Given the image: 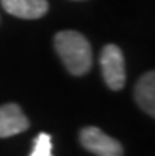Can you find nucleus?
Returning <instances> with one entry per match:
<instances>
[{
	"label": "nucleus",
	"mask_w": 155,
	"mask_h": 156,
	"mask_svg": "<svg viewBox=\"0 0 155 156\" xmlns=\"http://www.w3.org/2000/svg\"><path fill=\"white\" fill-rule=\"evenodd\" d=\"M3 10L21 19H40L48 13L46 0H2Z\"/></svg>",
	"instance_id": "5"
},
{
	"label": "nucleus",
	"mask_w": 155,
	"mask_h": 156,
	"mask_svg": "<svg viewBox=\"0 0 155 156\" xmlns=\"http://www.w3.org/2000/svg\"><path fill=\"white\" fill-rule=\"evenodd\" d=\"M100 65L106 85L114 91L122 90L125 85V60L119 46L106 44L100 55Z\"/></svg>",
	"instance_id": "2"
},
{
	"label": "nucleus",
	"mask_w": 155,
	"mask_h": 156,
	"mask_svg": "<svg viewBox=\"0 0 155 156\" xmlns=\"http://www.w3.org/2000/svg\"><path fill=\"white\" fill-rule=\"evenodd\" d=\"M54 44L63 65L73 76H83L92 68V48L79 32H59L54 38Z\"/></svg>",
	"instance_id": "1"
},
{
	"label": "nucleus",
	"mask_w": 155,
	"mask_h": 156,
	"mask_svg": "<svg viewBox=\"0 0 155 156\" xmlns=\"http://www.w3.org/2000/svg\"><path fill=\"white\" fill-rule=\"evenodd\" d=\"M30 156H52V140L48 133H40L36 136Z\"/></svg>",
	"instance_id": "7"
},
{
	"label": "nucleus",
	"mask_w": 155,
	"mask_h": 156,
	"mask_svg": "<svg viewBox=\"0 0 155 156\" xmlns=\"http://www.w3.org/2000/svg\"><path fill=\"white\" fill-rule=\"evenodd\" d=\"M29 118L22 112V109L14 104L8 103L0 106V137H11L16 134H21L29 129Z\"/></svg>",
	"instance_id": "4"
},
{
	"label": "nucleus",
	"mask_w": 155,
	"mask_h": 156,
	"mask_svg": "<svg viewBox=\"0 0 155 156\" xmlns=\"http://www.w3.org/2000/svg\"><path fill=\"white\" fill-rule=\"evenodd\" d=\"M79 140L86 150L97 156H124V147L120 145V142L105 134L97 126L83 128Z\"/></svg>",
	"instance_id": "3"
},
{
	"label": "nucleus",
	"mask_w": 155,
	"mask_h": 156,
	"mask_svg": "<svg viewBox=\"0 0 155 156\" xmlns=\"http://www.w3.org/2000/svg\"><path fill=\"white\" fill-rule=\"evenodd\" d=\"M135 99L138 106L150 117L155 115V73L149 71L135 87Z\"/></svg>",
	"instance_id": "6"
}]
</instances>
